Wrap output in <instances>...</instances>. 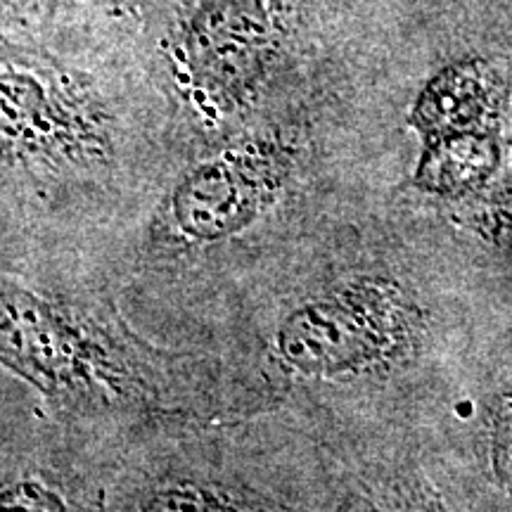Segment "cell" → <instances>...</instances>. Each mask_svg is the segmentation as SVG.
Here are the masks:
<instances>
[{"label":"cell","mask_w":512,"mask_h":512,"mask_svg":"<svg viewBox=\"0 0 512 512\" xmlns=\"http://www.w3.org/2000/svg\"><path fill=\"white\" fill-rule=\"evenodd\" d=\"M278 38L266 0H207L183 31L181 60L202 95L238 105L264 76Z\"/></svg>","instance_id":"cell-5"},{"label":"cell","mask_w":512,"mask_h":512,"mask_svg":"<svg viewBox=\"0 0 512 512\" xmlns=\"http://www.w3.org/2000/svg\"><path fill=\"white\" fill-rule=\"evenodd\" d=\"M3 358L8 368L67 399H102L121 382L119 363L91 332L17 287L3 292Z\"/></svg>","instance_id":"cell-4"},{"label":"cell","mask_w":512,"mask_h":512,"mask_svg":"<svg viewBox=\"0 0 512 512\" xmlns=\"http://www.w3.org/2000/svg\"><path fill=\"white\" fill-rule=\"evenodd\" d=\"M5 512H69L60 491L36 477H24L12 482L3 494Z\"/></svg>","instance_id":"cell-12"},{"label":"cell","mask_w":512,"mask_h":512,"mask_svg":"<svg viewBox=\"0 0 512 512\" xmlns=\"http://www.w3.org/2000/svg\"><path fill=\"white\" fill-rule=\"evenodd\" d=\"M3 145L12 162L83 164L110 150L105 119L88 93L46 57L3 50Z\"/></svg>","instance_id":"cell-2"},{"label":"cell","mask_w":512,"mask_h":512,"mask_svg":"<svg viewBox=\"0 0 512 512\" xmlns=\"http://www.w3.org/2000/svg\"><path fill=\"white\" fill-rule=\"evenodd\" d=\"M434 280L373 273L306 299L280 320L275 361L302 377L434 370L458 351L463 318Z\"/></svg>","instance_id":"cell-1"},{"label":"cell","mask_w":512,"mask_h":512,"mask_svg":"<svg viewBox=\"0 0 512 512\" xmlns=\"http://www.w3.org/2000/svg\"><path fill=\"white\" fill-rule=\"evenodd\" d=\"M503 133H463L422 143L415 188L441 202L463 204L494 183L503 169Z\"/></svg>","instance_id":"cell-8"},{"label":"cell","mask_w":512,"mask_h":512,"mask_svg":"<svg viewBox=\"0 0 512 512\" xmlns=\"http://www.w3.org/2000/svg\"><path fill=\"white\" fill-rule=\"evenodd\" d=\"M337 512H448L420 477H401L373 496H358Z\"/></svg>","instance_id":"cell-11"},{"label":"cell","mask_w":512,"mask_h":512,"mask_svg":"<svg viewBox=\"0 0 512 512\" xmlns=\"http://www.w3.org/2000/svg\"><path fill=\"white\" fill-rule=\"evenodd\" d=\"M131 512H268L252 498L223 489L219 484L176 479L152 486L133 503Z\"/></svg>","instance_id":"cell-10"},{"label":"cell","mask_w":512,"mask_h":512,"mask_svg":"<svg viewBox=\"0 0 512 512\" xmlns=\"http://www.w3.org/2000/svg\"><path fill=\"white\" fill-rule=\"evenodd\" d=\"M510 107V76L486 60L448 64L425 83L411 112L422 143L463 136L503 133Z\"/></svg>","instance_id":"cell-7"},{"label":"cell","mask_w":512,"mask_h":512,"mask_svg":"<svg viewBox=\"0 0 512 512\" xmlns=\"http://www.w3.org/2000/svg\"><path fill=\"white\" fill-rule=\"evenodd\" d=\"M292 169L294 150L273 136L223 150L185 174L171 192V228L195 245L233 238L271 207Z\"/></svg>","instance_id":"cell-3"},{"label":"cell","mask_w":512,"mask_h":512,"mask_svg":"<svg viewBox=\"0 0 512 512\" xmlns=\"http://www.w3.org/2000/svg\"><path fill=\"white\" fill-rule=\"evenodd\" d=\"M456 209L451 228L467 245V259L512 306V178L491 183L482 195L456 204Z\"/></svg>","instance_id":"cell-9"},{"label":"cell","mask_w":512,"mask_h":512,"mask_svg":"<svg viewBox=\"0 0 512 512\" xmlns=\"http://www.w3.org/2000/svg\"><path fill=\"white\" fill-rule=\"evenodd\" d=\"M508 325L479 361L458 444L479 489L512 510V318Z\"/></svg>","instance_id":"cell-6"}]
</instances>
